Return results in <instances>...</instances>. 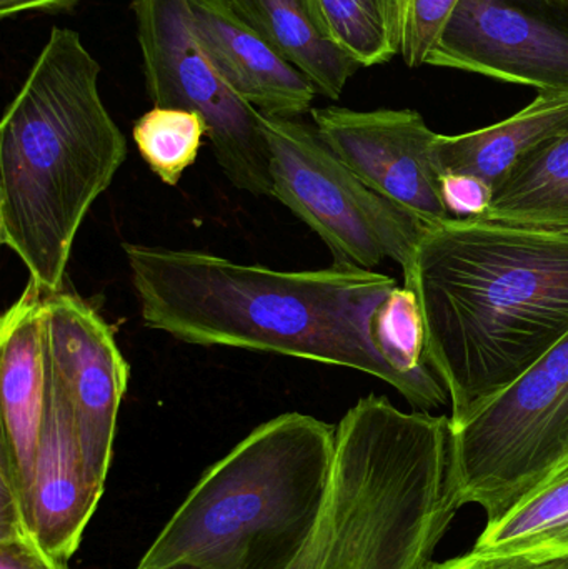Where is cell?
Masks as SVG:
<instances>
[{
	"mask_svg": "<svg viewBox=\"0 0 568 569\" xmlns=\"http://www.w3.org/2000/svg\"><path fill=\"white\" fill-rule=\"evenodd\" d=\"M430 367L466 423L568 335V229L423 226L412 272Z\"/></svg>",
	"mask_w": 568,
	"mask_h": 569,
	"instance_id": "obj_1",
	"label": "cell"
},
{
	"mask_svg": "<svg viewBox=\"0 0 568 569\" xmlns=\"http://www.w3.org/2000/svg\"><path fill=\"white\" fill-rule=\"evenodd\" d=\"M140 317L183 343L286 355L372 375L412 398L383 360L373 318L392 277L333 263L282 272L196 250L123 246Z\"/></svg>",
	"mask_w": 568,
	"mask_h": 569,
	"instance_id": "obj_2",
	"label": "cell"
},
{
	"mask_svg": "<svg viewBox=\"0 0 568 569\" xmlns=\"http://www.w3.org/2000/svg\"><path fill=\"white\" fill-rule=\"evenodd\" d=\"M100 72L76 30L52 27L0 123V242L46 293L62 290L77 233L127 159Z\"/></svg>",
	"mask_w": 568,
	"mask_h": 569,
	"instance_id": "obj_3",
	"label": "cell"
},
{
	"mask_svg": "<svg viewBox=\"0 0 568 569\" xmlns=\"http://www.w3.org/2000/svg\"><path fill=\"white\" fill-rule=\"evenodd\" d=\"M462 507L450 418L369 395L336 427L326 507L287 569H429Z\"/></svg>",
	"mask_w": 568,
	"mask_h": 569,
	"instance_id": "obj_4",
	"label": "cell"
},
{
	"mask_svg": "<svg viewBox=\"0 0 568 569\" xmlns=\"http://www.w3.org/2000/svg\"><path fill=\"white\" fill-rule=\"evenodd\" d=\"M336 427L283 413L203 471L136 569L189 561L207 569H287L329 495Z\"/></svg>",
	"mask_w": 568,
	"mask_h": 569,
	"instance_id": "obj_5",
	"label": "cell"
},
{
	"mask_svg": "<svg viewBox=\"0 0 568 569\" xmlns=\"http://www.w3.org/2000/svg\"><path fill=\"white\" fill-rule=\"evenodd\" d=\"M260 127L272 197L323 240L336 262L372 270L390 259L409 277L423 223L363 183L313 123L260 113Z\"/></svg>",
	"mask_w": 568,
	"mask_h": 569,
	"instance_id": "obj_6",
	"label": "cell"
},
{
	"mask_svg": "<svg viewBox=\"0 0 568 569\" xmlns=\"http://www.w3.org/2000/svg\"><path fill=\"white\" fill-rule=\"evenodd\" d=\"M462 505L487 523L568 460V335L532 370L452 428Z\"/></svg>",
	"mask_w": 568,
	"mask_h": 569,
	"instance_id": "obj_7",
	"label": "cell"
},
{
	"mask_svg": "<svg viewBox=\"0 0 568 569\" xmlns=\"http://www.w3.org/2000/svg\"><path fill=\"white\" fill-rule=\"evenodd\" d=\"M132 10L153 107L199 113L223 176L242 192L272 197L260 112L230 89L197 42L186 0H132Z\"/></svg>",
	"mask_w": 568,
	"mask_h": 569,
	"instance_id": "obj_8",
	"label": "cell"
},
{
	"mask_svg": "<svg viewBox=\"0 0 568 569\" xmlns=\"http://www.w3.org/2000/svg\"><path fill=\"white\" fill-rule=\"evenodd\" d=\"M47 353L62 381L87 478L102 497L130 368L112 327L79 295L43 291Z\"/></svg>",
	"mask_w": 568,
	"mask_h": 569,
	"instance_id": "obj_9",
	"label": "cell"
},
{
	"mask_svg": "<svg viewBox=\"0 0 568 569\" xmlns=\"http://www.w3.org/2000/svg\"><path fill=\"white\" fill-rule=\"evenodd\" d=\"M427 66L568 92V22L542 0H460Z\"/></svg>",
	"mask_w": 568,
	"mask_h": 569,
	"instance_id": "obj_10",
	"label": "cell"
},
{
	"mask_svg": "<svg viewBox=\"0 0 568 569\" xmlns=\"http://www.w3.org/2000/svg\"><path fill=\"white\" fill-rule=\"evenodd\" d=\"M312 123L330 149L363 183L423 226L454 219L440 193L437 136L416 110H352L319 107L310 110Z\"/></svg>",
	"mask_w": 568,
	"mask_h": 569,
	"instance_id": "obj_11",
	"label": "cell"
},
{
	"mask_svg": "<svg viewBox=\"0 0 568 569\" xmlns=\"http://www.w3.org/2000/svg\"><path fill=\"white\" fill-rule=\"evenodd\" d=\"M100 498L87 478L69 398L49 360L46 415L27 500L33 537L53 557L69 561L82 543Z\"/></svg>",
	"mask_w": 568,
	"mask_h": 569,
	"instance_id": "obj_12",
	"label": "cell"
},
{
	"mask_svg": "<svg viewBox=\"0 0 568 569\" xmlns=\"http://www.w3.org/2000/svg\"><path fill=\"white\" fill-rule=\"evenodd\" d=\"M186 3L197 42L237 96L266 116L300 119L312 110L316 87L239 16L230 0Z\"/></svg>",
	"mask_w": 568,
	"mask_h": 569,
	"instance_id": "obj_13",
	"label": "cell"
},
{
	"mask_svg": "<svg viewBox=\"0 0 568 569\" xmlns=\"http://www.w3.org/2000/svg\"><path fill=\"white\" fill-rule=\"evenodd\" d=\"M47 365L43 290L29 280L0 320V455L17 471L26 505L46 415Z\"/></svg>",
	"mask_w": 568,
	"mask_h": 569,
	"instance_id": "obj_14",
	"label": "cell"
},
{
	"mask_svg": "<svg viewBox=\"0 0 568 569\" xmlns=\"http://www.w3.org/2000/svg\"><path fill=\"white\" fill-rule=\"evenodd\" d=\"M568 132V92L539 96L509 119L460 136H437L440 172L479 177L494 190L544 143Z\"/></svg>",
	"mask_w": 568,
	"mask_h": 569,
	"instance_id": "obj_15",
	"label": "cell"
},
{
	"mask_svg": "<svg viewBox=\"0 0 568 569\" xmlns=\"http://www.w3.org/2000/svg\"><path fill=\"white\" fill-rule=\"evenodd\" d=\"M230 3L287 62L312 82L317 93L330 100L340 99L360 66L320 32L300 0H230Z\"/></svg>",
	"mask_w": 568,
	"mask_h": 569,
	"instance_id": "obj_16",
	"label": "cell"
},
{
	"mask_svg": "<svg viewBox=\"0 0 568 569\" xmlns=\"http://www.w3.org/2000/svg\"><path fill=\"white\" fill-rule=\"evenodd\" d=\"M482 219L536 229H568V132L520 160L494 190Z\"/></svg>",
	"mask_w": 568,
	"mask_h": 569,
	"instance_id": "obj_17",
	"label": "cell"
},
{
	"mask_svg": "<svg viewBox=\"0 0 568 569\" xmlns=\"http://www.w3.org/2000/svg\"><path fill=\"white\" fill-rule=\"evenodd\" d=\"M568 548V460L524 495L499 520L487 523L474 550Z\"/></svg>",
	"mask_w": 568,
	"mask_h": 569,
	"instance_id": "obj_18",
	"label": "cell"
},
{
	"mask_svg": "<svg viewBox=\"0 0 568 569\" xmlns=\"http://www.w3.org/2000/svg\"><path fill=\"white\" fill-rule=\"evenodd\" d=\"M309 16L360 67L400 53V0H309Z\"/></svg>",
	"mask_w": 568,
	"mask_h": 569,
	"instance_id": "obj_19",
	"label": "cell"
},
{
	"mask_svg": "<svg viewBox=\"0 0 568 569\" xmlns=\"http://www.w3.org/2000/svg\"><path fill=\"white\" fill-rule=\"evenodd\" d=\"M132 137L149 169L166 186L176 187L196 162L207 126L199 113L152 107L133 123Z\"/></svg>",
	"mask_w": 568,
	"mask_h": 569,
	"instance_id": "obj_20",
	"label": "cell"
},
{
	"mask_svg": "<svg viewBox=\"0 0 568 569\" xmlns=\"http://www.w3.org/2000/svg\"><path fill=\"white\" fill-rule=\"evenodd\" d=\"M460 0H400V56L410 69L427 66Z\"/></svg>",
	"mask_w": 568,
	"mask_h": 569,
	"instance_id": "obj_21",
	"label": "cell"
},
{
	"mask_svg": "<svg viewBox=\"0 0 568 569\" xmlns=\"http://www.w3.org/2000/svg\"><path fill=\"white\" fill-rule=\"evenodd\" d=\"M429 569H568V548L477 551L460 555Z\"/></svg>",
	"mask_w": 568,
	"mask_h": 569,
	"instance_id": "obj_22",
	"label": "cell"
},
{
	"mask_svg": "<svg viewBox=\"0 0 568 569\" xmlns=\"http://www.w3.org/2000/svg\"><path fill=\"white\" fill-rule=\"evenodd\" d=\"M440 193L447 212L454 219H482L494 200L492 187L467 173H444Z\"/></svg>",
	"mask_w": 568,
	"mask_h": 569,
	"instance_id": "obj_23",
	"label": "cell"
},
{
	"mask_svg": "<svg viewBox=\"0 0 568 569\" xmlns=\"http://www.w3.org/2000/svg\"><path fill=\"white\" fill-rule=\"evenodd\" d=\"M0 569H69L67 561L53 557L33 533L0 540Z\"/></svg>",
	"mask_w": 568,
	"mask_h": 569,
	"instance_id": "obj_24",
	"label": "cell"
},
{
	"mask_svg": "<svg viewBox=\"0 0 568 569\" xmlns=\"http://www.w3.org/2000/svg\"><path fill=\"white\" fill-rule=\"evenodd\" d=\"M80 0H0V17L12 19L27 12L69 13Z\"/></svg>",
	"mask_w": 568,
	"mask_h": 569,
	"instance_id": "obj_25",
	"label": "cell"
},
{
	"mask_svg": "<svg viewBox=\"0 0 568 569\" xmlns=\"http://www.w3.org/2000/svg\"><path fill=\"white\" fill-rule=\"evenodd\" d=\"M542 2L568 22V0H542Z\"/></svg>",
	"mask_w": 568,
	"mask_h": 569,
	"instance_id": "obj_26",
	"label": "cell"
},
{
	"mask_svg": "<svg viewBox=\"0 0 568 569\" xmlns=\"http://www.w3.org/2000/svg\"><path fill=\"white\" fill-rule=\"evenodd\" d=\"M160 569H207L203 567H199L196 563H189V561H177V563L167 565V567Z\"/></svg>",
	"mask_w": 568,
	"mask_h": 569,
	"instance_id": "obj_27",
	"label": "cell"
},
{
	"mask_svg": "<svg viewBox=\"0 0 568 569\" xmlns=\"http://www.w3.org/2000/svg\"><path fill=\"white\" fill-rule=\"evenodd\" d=\"M300 3H302L303 9H306L307 13H309V0H300Z\"/></svg>",
	"mask_w": 568,
	"mask_h": 569,
	"instance_id": "obj_28",
	"label": "cell"
}]
</instances>
